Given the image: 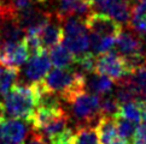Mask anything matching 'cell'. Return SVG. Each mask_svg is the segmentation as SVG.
Wrapping results in <instances>:
<instances>
[{
	"instance_id": "obj_5",
	"label": "cell",
	"mask_w": 146,
	"mask_h": 144,
	"mask_svg": "<svg viewBox=\"0 0 146 144\" xmlns=\"http://www.w3.org/2000/svg\"><path fill=\"white\" fill-rule=\"evenodd\" d=\"M130 72L132 71L124 58L115 50L97 55L96 73L109 77L115 83L126 78Z\"/></svg>"
},
{
	"instance_id": "obj_33",
	"label": "cell",
	"mask_w": 146,
	"mask_h": 144,
	"mask_svg": "<svg viewBox=\"0 0 146 144\" xmlns=\"http://www.w3.org/2000/svg\"><path fill=\"white\" fill-rule=\"evenodd\" d=\"M0 3H5V1H1V0H0Z\"/></svg>"
},
{
	"instance_id": "obj_16",
	"label": "cell",
	"mask_w": 146,
	"mask_h": 144,
	"mask_svg": "<svg viewBox=\"0 0 146 144\" xmlns=\"http://www.w3.org/2000/svg\"><path fill=\"white\" fill-rule=\"evenodd\" d=\"M113 85H116V83L111 78L98 73L91 75L90 78H87L86 81V88L90 90L88 92H92V94L102 97L104 95L110 94L113 89Z\"/></svg>"
},
{
	"instance_id": "obj_3",
	"label": "cell",
	"mask_w": 146,
	"mask_h": 144,
	"mask_svg": "<svg viewBox=\"0 0 146 144\" xmlns=\"http://www.w3.org/2000/svg\"><path fill=\"white\" fill-rule=\"evenodd\" d=\"M102 96L82 90L72 95L66 103H69L71 114L77 120L79 126L91 125L100 118Z\"/></svg>"
},
{
	"instance_id": "obj_17",
	"label": "cell",
	"mask_w": 146,
	"mask_h": 144,
	"mask_svg": "<svg viewBox=\"0 0 146 144\" xmlns=\"http://www.w3.org/2000/svg\"><path fill=\"white\" fill-rule=\"evenodd\" d=\"M96 130L100 139V144H110L117 136L115 117H100L97 122Z\"/></svg>"
},
{
	"instance_id": "obj_19",
	"label": "cell",
	"mask_w": 146,
	"mask_h": 144,
	"mask_svg": "<svg viewBox=\"0 0 146 144\" xmlns=\"http://www.w3.org/2000/svg\"><path fill=\"white\" fill-rule=\"evenodd\" d=\"M71 144H100L96 127L92 125L77 126Z\"/></svg>"
},
{
	"instance_id": "obj_18",
	"label": "cell",
	"mask_w": 146,
	"mask_h": 144,
	"mask_svg": "<svg viewBox=\"0 0 146 144\" xmlns=\"http://www.w3.org/2000/svg\"><path fill=\"white\" fill-rule=\"evenodd\" d=\"M132 5H133V3L111 4L104 14H108L109 17H111L113 20H116L122 27L123 25H127L128 27L129 20H130V12H132Z\"/></svg>"
},
{
	"instance_id": "obj_23",
	"label": "cell",
	"mask_w": 146,
	"mask_h": 144,
	"mask_svg": "<svg viewBox=\"0 0 146 144\" xmlns=\"http://www.w3.org/2000/svg\"><path fill=\"white\" fill-rule=\"evenodd\" d=\"M117 115L122 117L132 122H135V124H139L141 121V115H140V108L138 105V100L133 102H128V103L119 105Z\"/></svg>"
},
{
	"instance_id": "obj_30",
	"label": "cell",
	"mask_w": 146,
	"mask_h": 144,
	"mask_svg": "<svg viewBox=\"0 0 146 144\" xmlns=\"http://www.w3.org/2000/svg\"><path fill=\"white\" fill-rule=\"evenodd\" d=\"M0 144H15V143L9 142V141H5V139H0Z\"/></svg>"
},
{
	"instance_id": "obj_10",
	"label": "cell",
	"mask_w": 146,
	"mask_h": 144,
	"mask_svg": "<svg viewBox=\"0 0 146 144\" xmlns=\"http://www.w3.org/2000/svg\"><path fill=\"white\" fill-rule=\"evenodd\" d=\"M92 12L93 9L91 5L83 3L81 0H58L57 11L53 14L58 20L63 22L64 19L71 17L85 19Z\"/></svg>"
},
{
	"instance_id": "obj_31",
	"label": "cell",
	"mask_w": 146,
	"mask_h": 144,
	"mask_svg": "<svg viewBox=\"0 0 146 144\" xmlns=\"http://www.w3.org/2000/svg\"><path fill=\"white\" fill-rule=\"evenodd\" d=\"M3 71H4V69H3V66H0V76H1V73H3Z\"/></svg>"
},
{
	"instance_id": "obj_8",
	"label": "cell",
	"mask_w": 146,
	"mask_h": 144,
	"mask_svg": "<svg viewBox=\"0 0 146 144\" xmlns=\"http://www.w3.org/2000/svg\"><path fill=\"white\" fill-rule=\"evenodd\" d=\"M85 25L88 31L97 34L102 37H117L122 31V25L113 20L108 14L92 12L85 18Z\"/></svg>"
},
{
	"instance_id": "obj_28",
	"label": "cell",
	"mask_w": 146,
	"mask_h": 144,
	"mask_svg": "<svg viewBox=\"0 0 146 144\" xmlns=\"http://www.w3.org/2000/svg\"><path fill=\"white\" fill-rule=\"evenodd\" d=\"M138 105L140 108V115H141V121L146 124V100H138Z\"/></svg>"
},
{
	"instance_id": "obj_12",
	"label": "cell",
	"mask_w": 146,
	"mask_h": 144,
	"mask_svg": "<svg viewBox=\"0 0 146 144\" xmlns=\"http://www.w3.org/2000/svg\"><path fill=\"white\" fill-rule=\"evenodd\" d=\"M64 113L65 111L62 107H38L30 118L29 124L32 125L33 131L39 132L51 121H53Z\"/></svg>"
},
{
	"instance_id": "obj_11",
	"label": "cell",
	"mask_w": 146,
	"mask_h": 144,
	"mask_svg": "<svg viewBox=\"0 0 146 144\" xmlns=\"http://www.w3.org/2000/svg\"><path fill=\"white\" fill-rule=\"evenodd\" d=\"M28 133L27 125L19 119H3L0 120V139L22 144Z\"/></svg>"
},
{
	"instance_id": "obj_22",
	"label": "cell",
	"mask_w": 146,
	"mask_h": 144,
	"mask_svg": "<svg viewBox=\"0 0 146 144\" xmlns=\"http://www.w3.org/2000/svg\"><path fill=\"white\" fill-rule=\"evenodd\" d=\"M115 122H116V131H117V136L123 138L128 142H132L133 135L135 132V128L138 125H135V122H132L124 118L116 115L115 117Z\"/></svg>"
},
{
	"instance_id": "obj_9",
	"label": "cell",
	"mask_w": 146,
	"mask_h": 144,
	"mask_svg": "<svg viewBox=\"0 0 146 144\" xmlns=\"http://www.w3.org/2000/svg\"><path fill=\"white\" fill-rule=\"evenodd\" d=\"M51 65L52 64H51L48 53L45 49L38 54L29 56L24 67L25 79L32 82V83L42 81L51 71Z\"/></svg>"
},
{
	"instance_id": "obj_27",
	"label": "cell",
	"mask_w": 146,
	"mask_h": 144,
	"mask_svg": "<svg viewBox=\"0 0 146 144\" xmlns=\"http://www.w3.org/2000/svg\"><path fill=\"white\" fill-rule=\"evenodd\" d=\"M27 144H48V143L44 139V137L41 136L40 133L33 131L32 136H30V138L28 139Z\"/></svg>"
},
{
	"instance_id": "obj_24",
	"label": "cell",
	"mask_w": 146,
	"mask_h": 144,
	"mask_svg": "<svg viewBox=\"0 0 146 144\" xmlns=\"http://www.w3.org/2000/svg\"><path fill=\"white\" fill-rule=\"evenodd\" d=\"M119 103L115 96H105L100 100V115L102 117H116L118 114Z\"/></svg>"
},
{
	"instance_id": "obj_29",
	"label": "cell",
	"mask_w": 146,
	"mask_h": 144,
	"mask_svg": "<svg viewBox=\"0 0 146 144\" xmlns=\"http://www.w3.org/2000/svg\"><path fill=\"white\" fill-rule=\"evenodd\" d=\"M110 144H130V142H128V141H126V139H123V138L116 136V137H115L113 139H112V142H111Z\"/></svg>"
},
{
	"instance_id": "obj_14",
	"label": "cell",
	"mask_w": 146,
	"mask_h": 144,
	"mask_svg": "<svg viewBox=\"0 0 146 144\" xmlns=\"http://www.w3.org/2000/svg\"><path fill=\"white\" fill-rule=\"evenodd\" d=\"M63 36H64L63 24H62L60 20H58L54 17L53 20L46 25L40 33L42 48L45 50L47 49L50 50L51 48L60 45V42L63 41Z\"/></svg>"
},
{
	"instance_id": "obj_20",
	"label": "cell",
	"mask_w": 146,
	"mask_h": 144,
	"mask_svg": "<svg viewBox=\"0 0 146 144\" xmlns=\"http://www.w3.org/2000/svg\"><path fill=\"white\" fill-rule=\"evenodd\" d=\"M18 76V69H4L1 76H0V95L5 96L12 89V86L17 83Z\"/></svg>"
},
{
	"instance_id": "obj_13",
	"label": "cell",
	"mask_w": 146,
	"mask_h": 144,
	"mask_svg": "<svg viewBox=\"0 0 146 144\" xmlns=\"http://www.w3.org/2000/svg\"><path fill=\"white\" fill-rule=\"evenodd\" d=\"M138 100H146V63L138 66L122 81Z\"/></svg>"
},
{
	"instance_id": "obj_4",
	"label": "cell",
	"mask_w": 146,
	"mask_h": 144,
	"mask_svg": "<svg viewBox=\"0 0 146 144\" xmlns=\"http://www.w3.org/2000/svg\"><path fill=\"white\" fill-rule=\"evenodd\" d=\"M63 45L70 53L77 58L90 49V34L85 25V19L71 17L63 22Z\"/></svg>"
},
{
	"instance_id": "obj_32",
	"label": "cell",
	"mask_w": 146,
	"mask_h": 144,
	"mask_svg": "<svg viewBox=\"0 0 146 144\" xmlns=\"http://www.w3.org/2000/svg\"><path fill=\"white\" fill-rule=\"evenodd\" d=\"M1 1H5V3H10V0H1Z\"/></svg>"
},
{
	"instance_id": "obj_26",
	"label": "cell",
	"mask_w": 146,
	"mask_h": 144,
	"mask_svg": "<svg viewBox=\"0 0 146 144\" xmlns=\"http://www.w3.org/2000/svg\"><path fill=\"white\" fill-rule=\"evenodd\" d=\"M130 144H146V124H139L137 126Z\"/></svg>"
},
{
	"instance_id": "obj_2",
	"label": "cell",
	"mask_w": 146,
	"mask_h": 144,
	"mask_svg": "<svg viewBox=\"0 0 146 144\" xmlns=\"http://www.w3.org/2000/svg\"><path fill=\"white\" fill-rule=\"evenodd\" d=\"M87 76L80 71L52 69L42 79L48 91L58 95L63 101L68 102L76 92L86 89Z\"/></svg>"
},
{
	"instance_id": "obj_7",
	"label": "cell",
	"mask_w": 146,
	"mask_h": 144,
	"mask_svg": "<svg viewBox=\"0 0 146 144\" xmlns=\"http://www.w3.org/2000/svg\"><path fill=\"white\" fill-rule=\"evenodd\" d=\"M29 52L24 40L21 42L0 43V66L5 69H18L27 63Z\"/></svg>"
},
{
	"instance_id": "obj_6",
	"label": "cell",
	"mask_w": 146,
	"mask_h": 144,
	"mask_svg": "<svg viewBox=\"0 0 146 144\" xmlns=\"http://www.w3.org/2000/svg\"><path fill=\"white\" fill-rule=\"evenodd\" d=\"M116 52L123 56L124 59L135 58V56L146 55L145 50V42L141 37V35L137 34L133 30H122L116 37L115 42Z\"/></svg>"
},
{
	"instance_id": "obj_1",
	"label": "cell",
	"mask_w": 146,
	"mask_h": 144,
	"mask_svg": "<svg viewBox=\"0 0 146 144\" xmlns=\"http://www.w3.org/2000/svg\"><path fill=\"white\" fill-rule=\"evenodd\" d=\"M38 108V99L32 84L17 83L1 100V109L5 118L19 119L29 122L33 113Z\"/></svg>"
},
{
	"instance_id": "obj_25",
	"label": "cell",
	"mask_w": 146,
	"mask_h": 144,
	"mask_svg": "<svg viewBox=\"0 0 146 144\" xmlns=\"http://www.w3.org/2000/svg\"><path fill=\"white\" fill-rule=\"evenodd\" d=\"M116 85H117V91H116V94H115V99L118 101L119 105L128 103V102H133V101L138 100L137 96L134 95V92L130 90L123 82H117Z\"/></svg>"
},
{
	"instance_id": "obj_21",
	"label": "cell",
	"mask_w": 146,
	"mask_h": 144,
	"mask_svg": "<svg viewBox=\"0 0 146 144\" xmlns=\"http://www.w3.org/2000/svg\"><path fill=\"white\" fill-rule=\"evenodd\" d=\"M75 65L79 66L80 72H82L85 76H90V75L96 73L97 55H94L92 52H87V53L75 58Z\"/></svg>"
},
{
	"instance_id": "obj_15",
	"label": "cell",
	"mask_w": 146,
	"mask_h": 144,
	"mask_svg": "<svg viewBox=\"0 0 146 144\" xmlns=\"http://www.w3.org/2000/svg\"><path fill=\"white\" fill-rule=\"evenodd\" d=\"M48 56L51 64L56 69L70 70L75 65V56L70 53L69 49L64 47V45H58L48 50Z\"/></svg>"
}]
</instances>
